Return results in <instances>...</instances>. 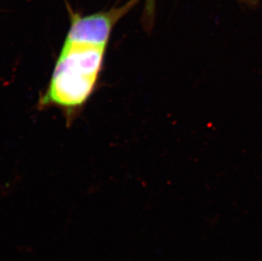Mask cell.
<instances>
[{
    "label": "cell",
    "mask_w": 262,
    "mask_h": 261,
    "mask_svg": "<svg viewBox=\"0 0 262 261\" xmlns=\"http://www.w3.org/2000/svg\"><path fill=\"white\" fill-rule=\"evenodd\" d=\"M108 46L64 37L47 86L37 101L38 110L56 108L67 124H72L99 86Z\"/></svg>",
    "instance_id": "6da1fadb"
},
{
    "label": "cell",
    "mask_w": 262,
    "mask_h": 261,
    "mask_svg": "<svg viewBox=\"0 0 262 261\" xmlns=\"http://www.w3.org/2000/svg\"><path fill=\"white\" fill-rule=\"evenodd\" d=\"M156 10V0H145L144 12L142 15V24L148 33H150L155 25Z\"/></svg>",
    "instance_id": "7a4b0ae2"
},
{
    "label": "cell",
    "mask_w": 262,
    "mask_h": 261,
    "mask_svg": "<svg viewBox=\"0 0 262 261\" xmlns=\"http://www.w3.org/2000/svg\"><path fill=\"white\" fill-rule=\"evenodd\" d=\"M240 2L246 4V5H250V6H255L257 5L258 0H238Z\"/></svg>",
    "instance_id": "3957f363"
}]
</instances>
